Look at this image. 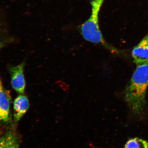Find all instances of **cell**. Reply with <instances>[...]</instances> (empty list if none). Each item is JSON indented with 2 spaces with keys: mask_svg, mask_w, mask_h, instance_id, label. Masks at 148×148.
Instances as JSON below:
<instances>
[{
  "mask_svg": "<svg viewBox=\"0 0 148 148\" xmlns=\"http://www.w3.org/2000/svg\"><path fill=\"white\" fill-rule=\"evenodd\" d=\"M148 86V64L137 66L125 91V100L136 117H141L145 112Z\"/></svg>",
  "mask_w": 148,
  "mask_h": 148,
  "instance_id": "obj_1",
  "label": "cell"
},
{
  "mask_svg": "<svg viewBox=\"0 0 148 148\" xmlns=\"http://www.w3.org/2000/svg\"><path fill=\"white\" fill-rule=\"evenodd\" d=\"M105 0H90L91 12L90 17L81 27V32L83 38L92 43L101 44L113 52L119 51L105 42L101 34L99 25V14Z\"/></svg>",
  "mask_w": 148,
  "mask_h": 148,
  "instance_id": "obj_2",
  "label": "cell"
},
{
  "mask_svg": "<svg viewBox=\"0 0 148 148\" xmlns=\"http://www.w3.org/2000/svg\"><path fill=\"white\" fill-rule=\"evenodd\" d=\"M25 64L24 62H22L10 69L11 84L14 90L20 94H23L25 87L24 75Z\"/></svg>",
  "mask_w": 148,
  "mask_h": 148,
  "instance_id": "obj_3",
  "label": "cell"
},
{
  "mask_svg": "<svg viewBox=\"0 0 148 148\" xmlns=\"http://www.w3.org/2000/svg\"><path fill=\"white\" fill-rule=\"evenodd\" d=\"M132 56L137 66L148 64V33L133 49Z\"/></svg>",
  "mask_w": 148,
  "mask_h": 148,
  "instance_id": "obj_4",
  "label": "cell"
},
{
  "mask_svg": "<svg viewBox=\"0 0 148 148\" xmlns=\"http://www.w3.org/2000/svg\"><path fill=\"white\" fill-rule=\"evenodd\" d=\"M10 112L9 94L3 88L0 79V121L8 122Z\"/></svg>",
  "mask_w": 148,
  "mask_h": 148,
  "instance_id": "obj_5",
  "label": "cell"
},
{
  "mask_svg": "<svg viewBox=\"0 0 148 148\" xmlns=\"http://www.w3.org/2000/svg\"><path fill=\"white\" fill-rule=\"evenodd\" d=\"M29 106L28 99L25 95L18 96L14 102V118L16 121H19L27 112Z\"/></svg>",
  "mask_w": 148,
  "mask_h": 148,
  "instance_id": "obj_6",
  "label": "cell"
},
{
  "mask_svg": "<svg viewBox=\"0 0 148 148\" xmlns=\"http://www.w3.org/2000/svg\"><path fill=\"white\" fill-rule=\"evenodd\" d=\"M0 148H19L17 137L11 134L1 137L0 138Z\"/></svg>",
  "mask_w": 148,
  "mask_h": 148,
  "instance_id": "obj_7",
  "label": "cell"
},
{
  "mask_svg": "<svg viewBox=\"0 0 148 148\" xmlns=\"http://www.w3.org/2000/svg\"><path fill=\"white\" fill-rule=\"evenodd\" d=\"M123 148H148V142L138 138H131L126 142Z\"/></svg>",
  "mask_w": 148,
  "mask_h": 148,
  "instance_id": "obj_8",
  "label": "cell"
},
{
  "mask_svg": "<svg viewBox=\"0 0 148 148\" xmlns=\"http://www.w3.org/2000/svg\"><path fill=\"white\" fill-rule=\"evenodd\" d=\"M3 46V44L2 42H0V49H1V48H2Z\"/></svg>",
  "mask_w": 148,
  "mask_h": 148,
  "instance_id": "obj_9",
  "label": "cell"
}]
</instances>
